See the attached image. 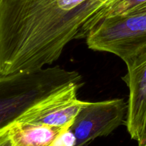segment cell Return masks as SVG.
<instances>
[{"mask_svg": "<svg viewBox=\"0 0 146 146\" xmlns=\"http://www.w3.org/2000/svg\"><path fill=\"white\" fill-rule=\"evenodd\" d=\"M137 146H146V119L140 138L137 141Z\"/></svg>", "mask_w": 146, "mask_h": 146, "instance_id": "9c48e42d", "label": "cell"}, {"mask_svg": "<svg viewBox=\"0 0 146 146\" xmlns=\"http://www.w3.org/2000/svg\"><path fill=\"white\" fill-rule=\"evenodd\" d=\"M82 82L77 71L58 65L0 76V131L60 91Z\"/></svg>", "mask_w": 146, "mask_h": 146, "instance_id": "7a4b0ae2", "label": "cell"}, {"mask_svg": "<svg viewBox=\"0 0 146 146\" xmlns=\"http://www.w3.org/2000/svg\"><path fill=\"white\" fill-rule=\"evenodd\" d=\"M129 89L125 126L131 139L140 138L146 119V59L122 77Z\"/></svg>", "mask_w": 146, "mask_h": 146, "instance_id": "8992f818", "label": "cell"}, {"mask_svg": "<svg viewBox=\"0 0 146 146\" xmlns=\"http://www.w3.org/2000/svg\"><path fill=\"white\" fill-rule=\"evenodd\" d=\"M127 101L113 98L89 102L77 113L70 130L75 138L74 146H87L100 137L107 136L125 125Z\"/></svg>", "mask_w": 146, "mask_h": 146, "instance_id": "277c9868", "label": "cell"}, {"mask_svg": "<svg viewBox=\"0 0 146 146\" xmlns=\"http://www.w3.org/2000/svg\"><path fill=\"white\" fill-rule=\"evenodd\" d=\"M72 123L64 127L15 122L9 127L12 146H59L62 135Z\"/></svg>", "mask_w": 146, "mask_h": 146, "instance_id": "52a82bcc", "label": "cell"}, {"mask_svg": "<svg viewBox=\"0 0 146 146\" xmlns=\"http://www.w3.org/2000/svg\"><path fill=\"white\" fill-rule=\"evenodd\" d=\"M82 86L74 85L46 100L30 110L17 122L64 127L73 123L79 111L89 103L77 98Z\"/></svg>", "mask_w": 146, "mask_h": 146, "instance_id": "5b68a950", "label": "cell"}, {"mask_svg": "<svg viewBox=\"0 0 146 146\" xmlns=\"http://www.w3.org/2000/svg\"><path fill=\"white\" fill-rule=\"evenodd\" d=\"M85 39L89 48L114 54L133 69L146 59V12L103 19Z\"/></svg>", "mask_w": 146, "mask_h": 146, "instance_id": "3957f363", "label": "cell"}, {"mask_svg": "<svg viewBox=\"0 0 146 146\" xmlns=\"http://www.w3.org/2000/svg\"><path fill=\"white\" fill-rule=\"evenodd\" d=\"M114 0H2L0 76L52 65Z\"/></svg>", "mask_w": 146, "mask_h": 146, "instance_id": "6da1fadb", "label": "cell"}, {"mask_svg": "<svg viewBox=\"0 0 146 146\" xmlns=\"http://www.w3.org/2000/svg\"><path fill=\"white\" fill-rule=\"evenodd\" d=\"M1 1H2V0H0V2H1Z\"/></svg>", "mask_w": 146, "mask_h": 146, "instance_id": "8fae6325", "label": "cell"}, {"mask_svg": "<svg viewBox=\"0 0 146 146\" xmlns=\"http://www.w3.org/2000/svg\"><path fill=\"white\" fill-rule=\"evenodd\" d=\"M142 12H146V3L139 6V7H136L135 9H134L132 10L131 11H130L128 14H136V13H142Z\"/></svg>", "mask_w": 146, "mask_h": 146, "instance_id": "30bf717a", "label": "cell"}, {"mask_svg": "<svg viewBox=\"0 0 146 146\" xmlns=\"http://www.w3.org/2000/svg\"><path fill=\"white\" fill-rule=\"evenodd\" d=\"M0 146H12L9 133V127L0 131Z\"/></svg>", "mask_w": 146, "mask_h": 146, "instance_id": "ba28073f", "label": "cell"}]
</instances>
